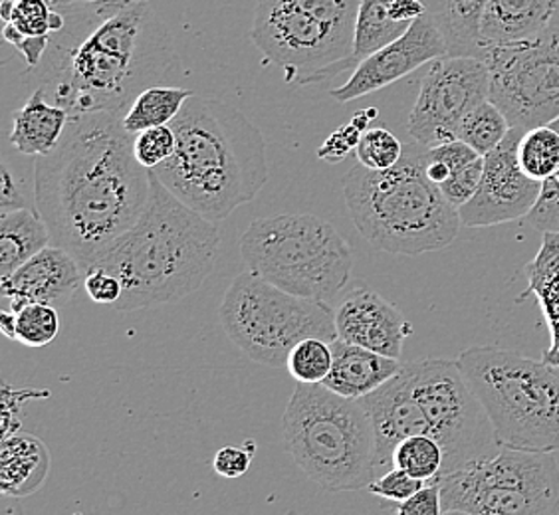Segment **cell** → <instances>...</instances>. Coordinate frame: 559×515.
Returning <instances> with one entry per match:
<instances>
[{"label":"cell","mask_w":559,"mask_h":515,"mask_svg":"<svg viewBox=\"0 0 559 515\" xmlns=\"http://www.w3.org/2000/svg\"><path fill=\"white\" fill-rule=\"evenodd\" d=\"M361 0H259L250 38L286 82L312 86L342 74L354 58Z\"/></svg>","instance_id":"obj_9"},{"label":"cell","mask_w":559,"mask_h":515,"mask_svg":"<svg viewBox=\"0 0 559 515\" xmlns=\"http://www.w3.org/2000/svg\"><path fill=\"white\" fill-rule=\"evenodd\" d=\"M334 367V349L330 342L308 337L288 355L286 369L301 385H322Z\"/></svg>","instance_id":"obj_33"},{"label":"cell","mask_w":559,"mask_h":515,"mask_svg":"<svg viewBox=\"0 0 559 515\" xmlns=\"http://www.w3.org/2000/svg\"><path fill=\"white\" fill-rule=\"evenodd\" d=\"M257 452V442L247 441L245 446H223L221 451L216 452L215 460H213V468L218 476L223 478H240L248 472L252 458Z\"/></svg>","instance_id":"obj_40"},{"label":"cell","mask_w":559,"mask_h":515,"mask_svg":"<svg viewBox=\"0 0 559 515\" xmlns=\"http://www.w3.org/2000/svg\"><path fill=\"white\" fill-rule=\"evenodd\" d=\"M524 131L512 128L495 151L485 155V172L471 203L459 208L466 228L504 225L527 218L538 203L542 183L530 179L518 161V143Z\"/></svg>","instance_id":"obj_15"},{"label":"cell","mask_w":559,"mask_h":515,"mask_svg":"<svg viewBox=\"0 0 559 515\" xmlns=\"http://www.w3.org/2000/svg\"><path fill=\"white\" fill-rule=\"evenodd\" d=\"M0 206H2V211L36 208L22 196L21 189L16 187V181L7 165H2V169H0Z\"/></svg>","instance_id":"obj_43"},{"label":"cell","mask_w":559,"mask_h":515,"mask_svg":"<svg viewBox=\"0 0 559 515\" xmlns=\"http://www.w3.org/2000/svg\"><path fill=\"white\" fill-rule=\"evenodd\" d=\"M427 147L407 143L388 171L355 165L345 175L344 196L355 228L369 247L399 256H420L451 247L461 215L425 172Z\"/></svg>","instance_id":"obj_5"},{"label":"cell","mask_w":559,"mask_h":515,"mask_svg":"<svg viewBox=\"0 0 559 515\" xmlns=\"http://www.w3.org/2000/svg\"><path fill=\"white\" fill-rule=\"evenodd\" d=\"M442 56H449L447 40L437 22L425 14L419 21L413 22L409 31L395 43L388 44L385 48L361 60L344 86L332 89L330 96L342 104L369 96Z\"/></svg>","instance_id":"obj_16"},{"label":"cell","mask_w":559,"mask_h":515,"mask_svg":"<svg viewBox=\"0 0 559 515\" xmlns=\"http://www.w3.org/2000/svg\"><path fill=\"white\" fill-rule=\"evenodd\" d=\"M151 193V171L133 155L121 113L70 116L55 151L34 161V206L86 272L90 262L138 223Z\"/></svg>","instance_id":"obj_2"},{"label":"cell","mask_w":559,"mask_h":515,"mask_svg":"<svg viewBox=\"0 0 559 515\" xmlns=\"http://www.w3.org/2000/svg\"><path fill=\"white\" fill-rule=\"evenodd\" d=\"M427 14L441 28L449 56L478 58L480 21L486 0H423Z\"/></svg>","instance_id":"obj_25"},{"label":"cell","mask_w":559,"mask_h":515,"mask_svg":"<svg viewBox=\"0 0 559 515\" xmlns=\"http://www.w3.org/2000/svg\"><path fill=\"white\" fill-rule=\"evenodd\" d=\"M282 427L292 458L325 492L367 490L379 476L376 432L357 400L325 385L298 383Z\"/></svg>","instance_id":"obj_6"},{"label":"cell","mask_w":559,"mask_h":515,"mask_svg":"<svg viewBox=\"0 0 559 515\" xmlns=\"http://www.w3.org/2000/svg\"><path fill=\"white\" fill-rule=\"evenodd\" d=\"M84 288L96 303L116 306L121 300V282L104 268H87L84 272Z\"/></svg>","instance_id":"obj_42"},{"label":"cell","mask_w":559,"mask_h":515,"mask_svg":"<svg viewBox=\"0 0 559 515\" xmlns=\"http://www.w3.org/2000/svg\"><path fill=\"white\" fill-rule=\"evenodd\" d=\"M366 410L376 432L377 470L393 468V452L399 444L417 434H430L429 419L413 395L407 363L385 385L357 400Z\"/></svg>","instance_id":"obj_18"},{"label":"cell","mask_w":559,"mask_h":515,"mask_svg":"<svg viewBox=\"0 0 559 515\" xmlns=\"http://www.w3.org/2000/svg\"><path fill=\"white\" fill-rule=\"evenodd\" d=\"M193 96V89H187V87H147L133 99V104L126 111L123 128L130 131L131 135H135L143 129L171 125L181 113L185 104Z\"/></svg>","instance_id":"obj_26"},{"label":"cell","mask_w":559,"mask_h":515,"mask_svg":"<svg viewBox=\"0 0 559 515\" xmlns=\"http://www.w3.org/2000/svg\"><path fill=\"white\" fill-rule=\"evenodd\" d=\"M221 230L194 213L151 171V193L138 223L102 250L87 268L108 270L121 282L119 312L183 300L215 270ZM86 268V270H87Z\"/></svg>","instance_id":"obj_3"},{"label":"cell","mask_w":559,"mask_h":515,"mask_svg":"<svg viewBox=\"0 0 559 515\" xmlns=\"http://www.w3.org/2000/svg\"><path fill=\"white\" fill-rule=\"evenodd\" d=\"M218 313L226 337L260 366L286 367L292 349L308 337L337 339L332 303L292 296L252 272L233 279Z\"/></svg>","instance_id":"obj_10"},{"label":"cell","mask_w":559,"mask_h":515,"mask_svg":"<svg viewBox=\"0 0 559 515\" xmlns=\"http://www.w3.org/2000/svg\"><path fill=\"white\" fill-rule=\"evenodd\" d=\"M389 4L391 0H361L355 21L354 58L357 64L409 31L407 24L391 19Z\"/></svg>","instance_id":"obj_27"},{"label":"cell","mask_w":559,"mask_h":515,"mask_svg":"<svg viewBox=\"0 0 559 515\" xmlns=\"http://www.w3.org/2000/svg\"><path fill=\"white\" fill-rule=\"evenodd\" d=\"M52 2H97V0H52Z\"/></svg>","instance_id":"obj_46"},{"label":"cell","mask_w":559,"mask_h":515,"mask_svg":"<svg viewBox=\"0 0 559 515\" xmlns=\"http://www.w3.org/2000/svg\"><path fill=\"white\" fill-rule=\"evenodd\" d=\"M510 129L512 125L502 109L486 99L464 118L459 128V140L485 157L508 137Z\"/></svg>","instance_id":"obj_30"},{"label":"cell","mask_w":559,"mask_h":515,"mask_svg":"<svg viewBox=\"0 0 559 515\" xmlns=\"http://www.w3.org/2000/svg\"><path fill=\"white\" fill-rule=\"evenodd\" d=\"M485 172V157H478L476 161L468 163L463 169L452 172L451 177L439 187L442 196L454 206L463 208L464 204L471 203Z\"/></svg>","instance_id":"obj_37"},{"label":"cell","mask_w":559,"mask_h":515,"mask_svg":"<svg viewBox=\"0 0 559 515\" xmlns=\"http://www.w3.org/2000/svg\"><path fill=\"white\" fill-rule=\"evenodd\" d=\"M490 96L485 60L474 56H442L430 62L420 80L419 96L407 121L413 141L425 147L459 140L464 118Z\"/></svg>","instance_id":"obj_14"},{"label":"cell","mask_w":559,"mask_h":515,"mask_svg":"<svg viewBox=\"0 0 559 515\" xmlns=\"http://www.w3.org/2000/svg\"><path fill=\"white\" fill-rule=\"evenodd\" d=\"M442 515H473L468 514V512H463V510H444V514Z\"/></svg>","instance_id":"obj_45"},{"label":"cell","mask_w":559,"mask_h":515,"mask_svg":"<svg viewBox=\"0 0 559 515\" xmlns=\"http://www.w3.org/2000/svg\"><path fill=\"white\" fill-rule=\"evenodd\" d=\"M442 514H444V504H442L441 483L429 482L425 483L417 494L411 495L409 500L397 504V510L393 515Z\"/></svg>","instance_id":"obj_41"},{"label":"cell","mask_w":559,"mask_h":515,"mask_svg":"<svg viewBox=\"0 0 559 515\" xmlns=\"http://www.w3.org/2000/svg\"><path fill=\"white\" fill-rule=\"evenodd\" d=\"M68 121L70 113L64 108L52 104L43 89H34L24 106L14 111L12 147L31 157L46 155L62 140Z\"/></svg>","instance_id":"obj_23"},{"label":"cell","mask_w":559,"mask_h":515,"mask_svg":"<svg viewBox=\"0 0 559 515\" xmlns=\"http://www.w3.org/2000/svg\"><path fill=\"white\" fill-rule=\"evenodd\" d=\"M177 145L171 125L143 129L133 135V155L147 171H155L159 165L171 159Z\"/></svg>","instance_id":"obj_36"},{"label":"cell","mask_w":559,"mask_h":515,"mask_svg":"<svg viewBox=\"0 0 559 515\" xmlns=\"http://www.w3.org/2000/svg\"><path fill=\"white\" fill-rule=\"evenodd\" d=\"M559 0H486L478 58L486 48L522 43L544 33L554 24Z\"/></svg>","instance_id":"obj_20"},{"label":"cell","mask_w":559,"mask_h":515,"mask_svg":"<svg viewBox=\"0 0 559 515\" xmlns=\"http://www.w3.org/2000/svg\"><path fill=\"white\" fill-rule=\"evenodd\" d=\"M407 367L413 395L429 419L430 436L444 451L442 476L500 451L488 412L456 359H423Z\"/></svg>","instance_id":"obj_12"},{"label":"cell","mask_w":559,"mask_h":515,"mask_svg":"<svg viewBox=\"0 0 559 515\" xmlns=\"http://www.w3.org/2000/svg\"><path fill=\"white\" fill-rule=\"evenodd\" d=\"M171 128L175 153L153 172L194 213L225 220L269 183L264 135L235 106L194 94Z\"/></svg>","instance_id":"obj_4"},{"label":"cell","mask_w":559,"mask_h":515,"mask_svg":"<svg viewBox=\"0 0 559 515\" xmlns=\"http://www.w3.org/2000/svg\"><path fill=\"white\" fill-rule=\"evenodd\" d=\"M405 145L385 128L367 129L355 149L357 163L371 171L393 169L403 157Z\"/></svg>","instance_id":"obj_34"},{"label":"cell","mask_w":559,"mask_h":515,"mask_svg":"<svg viewBox=\"0 0 559 515\" xmlns=\"http://www.w3.org/2000/svg\"><path fill=\"white\" fill-rule=\"evenodd\" d=\"M456 361L500 448L559 451V367L488 345L466 349Z\"/></svg>","instance_id":"obj_7"},{"label":"cell","mask_w":559,"mask_h":515,"mask_svg":"<svg viewBox=\"0 0 559 515\" xmlns=\"http://www.w3.org/2000/svg\"><path fill=\"white\" fill-rule=\"evenodd\" d=\"M50 451L38 436L14 432L0 446V492L26 498L43 488L50 474Z\"/></svg>","instance_id":"obj_22"},{"label":"cell","mask_w":559,"mask_h":515,"mask_svg":"<svg viewBox=\"0 0 559 515\" xmlns=\"http://www.w3.org/2000/svg\"><path fill=\"white\" fill-rule=\"evenodd\" d=\"M332 349L334 367L322 385L352 400L371 395L379 386L385 385L389 379L397 375L403 367L399 359L376 354L371 349L347 344L342 339L332 342Z\"/></svg>","instance_id":"obj_21"},{"label":"cell","mask_w":559,"mask_h":515,"mask_svg":"<svg viewBox=\"0 0 559 515\" xmlns=\"http://www.w3.org/2000/svg\"><path fill=\"white\" fill-rule=\"evenodd\" d=\"M377 118V109H366L361 113H355L354 119L349 123H345L340 129H335L334 133L323 141L322 145L318 147V159L325 163H342L345 157L357 149L361 135L366 133L367 125L371 119Z\"/></svg>","instance_id":"obj_35"},{"label":"cell","mask_w":559,"mask_h":515,"mask_svg":"<svg viewBox=\"0 0 559 515\" xmlns=\"http://www.w3.org/2000/svg\"><path fill=\"white\" fill-rule=\"evenodd\" d=\"M425 483L427 482L417 480L399 468H391L388 472L377 476L376 480L367 486V492L381 498V500L401 504V502L409 500L411 495L417 494Z\"/></svg>","instance_id":"obj_39"},{"label":"cell","mask_w":559,"mask_h":515,"mask_svg":"<svg viewBox=\"0 0 559 515\" xmlns=\"http://www.w3.org/2000/svg\"><path fill=\"white\" fill-rule=\"evenodd\" d=\"M444 510L559 515V466L549 452L500 451L439 478Z\"/></svg>","instance_id":"obj_11"},{"label":"cell","mask_w":559,"mask_h":515,"mask_svg":"<svg viewBox=\"0 0 559 515\" xmlns=\"http://www.w3.org/2000/svg\"><path fill=\"white\" fill-rule=\"evenodd\" d=\"M52 244L50 230L36 208L2 211L0 215V276L9 278L31 258Z\"/></svg>","instance_id":"obj_24"},{"label":"cell","mask_w":559,"mask_h":515,"mask_svg":"<svg viewBox=\"0 0 559 515\" xmlns=\"http://www.w3.org/2000/svg\"><path fill=\"white\" fill-rule=\"evenodd\" d=\"M337 339L376 354L401 359L413 325L393 301L369 290L364 282H349L334 303Z\"/></svg>","instance_id":"obj_17"},{"label":"cell","mask_w":559,"mask_h":515,"mask_svg":"<svg viewBox=\"0 0 559 515\" xmlns=\"http://www.w3.org/2000/svg\"><path fill=\"white\" fill-rule=\"evenodd\" d=\"M518 161L534 181H548L559 171V131L549 125L527 129L518 143Z\"/></svg>","instance_id":"obj_29"},{"label":"cell","mask_w":559,"mask_h":515,"mask_svg":"<svg viewBox=\"0 0 559 515\" xmlns=\"http://www.w3.org/2000/svg\"><path fill=\"white\" fill-rule=\"evenodd\" d=\"M490 74L488 99L512 128L549 125L559 119V24L522 40L486 48L480 55Z\"/></svg>","instance_id":"obj_13"},{"label":"cell","mask_w":559,"mask_h":515,"mask_svg":"<svg viewBox=\"0 0 559 515\" xmlns=\"http://www.w3.org/2000/svg\"><path fill=\"white\" fill-rule=\"evenodd\" d=\"M14 312V342L40 349L52 344L60 332V318L55 306L48 303H11Z\"/></svg>","instance_id":"obj_32"},{"label":"cell","mask_w":559,"mask_h":515,"mask_svg":"<svg viewBox=\"0 0 559 515\" xmlns=\"http://www.w3.org/2000/svg\"><path fill=\"white\" fill-rule=\"evenodd\" d=\"M84 284V270L64 248L50 244L31 258L21 268L2 278V294L11 303L66 306Z\"/></svg>","instance_id":"obj_19"},{"label":"cell","mask_w":559,"mask_h":515,"mask_svg":"<svg viewBox=\"0 0 559 515\" xmlns=\"http://www.w3.org/2000/svg\"><path fill=\"white\" fill-rule=\"evenodd\" d=\"M393 468L423 482H437L444 470V451L430 434H417L401 442L393 452Z\"/></svg>","instance_id":"obj_31"},{"label":"cell","mask_w":559,"mask_h":515,"mask_svg":"<svg viewBox=\"0 0 559 515\" xmlns=\"http://www.w3.org/2000/svg\"><path fill=\"white\" fill-rule=\"evenodd\" d=\"M559 131V119L551 123ZM527 223L542 232H559V171L542 183V194Z\"/></svg>","instance_id":"obj_38"},{"label":"cell","mask_w":559,"mask_h":515,"mask_svg":"<svg viewBox=\"0 0 559 515\" xmlns=\"http://www.w3.org/2000/svg\"><path fill=\"white\" fill-rule=\"evenodd\" d=\"M0 330L14 342V312L12 310L0 312Z\"/></svg>","instance_id":"obj_44"},{"label":"cell","mask_w":559,"mask_h":515,"mask_svg":"<svg viewBox=\"0 0 559 515\" xmlns=\"http://www.w3.org/2000/svg\"><path fill=\"white\" fill-rule=\"evenodd\" d=\"M0 19L24 38H48L62 26L52 0H0Z\"/></svg>","instance_id":"obj_28"},{"label":"cell","mask_w":559,"mask_h":515,"mask_svg":"<svg viewBox=\"0 0 559 515\" xmlns=\"http://www.w3.org/2000/svg\"><path fill=\"white\" fill-rule=\"evenodd\" d=\"M52 4L64 22L21 80L70 116H126L143 89L165 86L179 72L171 34L150 0Z\"/></svg>","instance_id":"obj_1"},{"label":"cell","mask_w":559,"mask_h":515,"mask_svg":"<svg viewBox=\"0 0 559 515\" xmlns=\"http://www.w3.org/2000/svg\"><path fill=\"white\" fill-rule=\"evenodd\" d=\"M248 272L306 300L332 301L352 282L354 254L335 226L313 215L257 218L240 238Z\"/></svg>","instance_id":"obj_8"}]
</instances>
